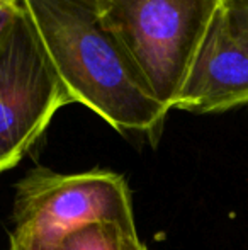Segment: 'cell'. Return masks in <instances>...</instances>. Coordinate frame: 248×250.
<instances>
[{"label": "cell", "instance_id": "9", "mask_svg": "<svg viewBox=\"0 0 248 250\" xmlns=\"http://www.w3.org/2000/svg\"><path fill=\"white\" fill-rule=\"evenodd\" d=\"M20 5V3H19ZM17 5V7H19ZM17 7H14V9H5V10H0V40H2L3 33H5L7 26H9V22L12 21V16L14 12L17 10Z\"/></svg>", "mask_w": 248, "mask_h": 250}, {"label": "cell", "instance_id": "8", "mask_svg": "<svg viewBox=\"0 0 248 250\" xmlns=\"http://www.w3.org/2000/svg\"><path fill=\"white\" fill-rule=\"evenodd\" d=\"M70 2L76 3V5L85 7V9L95 12L97 16H100V14L106 10V7L111 3V0H70Z\"/></svg>", "mask_w": 248, "mask_h": 250}, {"label": "cell", "instance_id": "7", "mask_svg": "<svg viewBox=\"0 0 248 250\" xmlns=\"http://www.w3.org/2000/svg\"><path fill=\"white\" fill-rule=\"evenodd\" d=\"M7 250H60V247L44 244V242H39L36 238L22 237V235H17L12 231L9 237V247H7Z\"/></svg>", "mask_w": 248, "mask_h": 250}, {"label": "cell", "instance_id": "5", "mask_svg": "<svg viewBox=\"0 0 248 250\" xmlns=\"http://www.w3.org/2000/svg\"><path fill=\"white\" fill-rule=\"evenodd\" d=\"M243 105H248V14L226 0L173 109L212 114Z\"/></svg>", "mask_w": 248, "mask_h": 250}, {"label": "cell", "instance_id": "3", "mask_svg": "<svg viewBox=\"0 0 248 250\" xmlns=\"http://www.w3.org/2000/svg\"><path fill=\"white\" fill-rule=\"evenodd\" d=\"M12 216L14 233L57 247L92 225L136 227L128 182L102 168L82 174L33 168L16 186Z\"/></svg>", "mask_w": 248, "mask_h": 250}, {"label": "cell", "instance_id": "11", "mask_svg": "<svg viewBox=\"0 0 248 250\" xmlns=\"http://www.w3.org/2000/svg\"><path fill=\"white\" fill-rule=\"evenodd\" d=\"M229 2H231L233 5L240 7L242 10H245V12H248V0H229Z\"/></svg>", "mask_w": 248, "mask_h": 250}, {"label": "cell", "instance_id": "6", "mask_svg": "<svg viewBox=\"0 0 248 250\" xmlns=\"http://www.w3.org/2000/svg\"><path fill=\"white\" fill-rule=\"evenodd\" d=\"M60 250H150L139 240L136 227L99 223L63 240Z\"/></svg>", "mask_w": 248, "mask_h": 250}, {"label": "cell", "instance_id": "1", "mask_svg": "<svg viewBox=\"0 0 248 250\" xmlns=\"http://www.w3.org/2000/svg\"><path fill=\"white\" fill-rule=\"evenodd\" d=\"M73 102L156 145L169 109L155 99L100 16L70 0H20Z\"/></svg>", "mask_w": 248, "mask_h": 250}, {"label": "cell", "instance_id": "2", "mask_svg": "<svg viewBox=\"0 0 248 250\" xmlns=\"http://www.w3.org/2000/svg\"><path fill=\"white\" fill-rule=\"evenodd\" d=\"M225 2L111 0L100 21L155 99L172 111Z\"/></svg>", "mask_w": 248, "mask_h": 250}, {"label": "cell", "instance_id": "4", "mask_svg": "<svg viewBox=\"0 0 248 250\" xmlns=\"http://www.w3.org/2000/svg\"><path fill=\"white\" fill-rule=\"evenodd\" d=\"M68 104L72 97L19 5L0 40V172L16 167Z\"/></svg>", "mask_w": 248, "mask_h": 250}, {"label": "cell", "instance_id": "10", "mask_svg": "<svg viewBox=\"0 0 248 250\" xmlns=\"http://www.w3.org/2000/svg\"><path fill=\"white\" fill-rule=\"evenodd\" d=\"M20 3V0H0V10L5 9H14Z\"/></svg>", "mask_w": 248, "mask_h": 250}]
</instances>
